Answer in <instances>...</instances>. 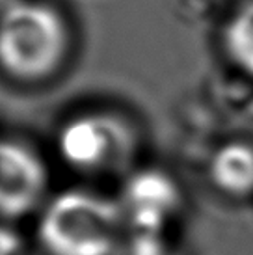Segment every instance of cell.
Masks as SVG:
<instances>
[{"instance_id":"6da1fadb","label":"cell","mask_w":253,"mask_h":255,"mask_svg":"<svg viewBox=\"0 0 253 255\" xmlns=\"http://www.w3.org/2000/svg\"><path fill=\"white\" fill-rule=\"evenodd\" d=\"M123 229L120 201L73 188L47 203L37 233L50 255H118Z\"/></svg>"},{"instance_id":"7a4b0ae2","label":"cell","mask_w":253,"mask_h":255,"mask_svg":"<svg viewBox=\"0 0 253 255\" xmlns=\"http://www.w3.org/2000/svg\"><path fill=\"white\" fill-rule=\"evenodd\" d=\"M67 50V26L54 7L17 0L0 13V67L19 80H39L58 69Z\"/></svg>"},{"instance_id":"3957f363","label":"cell","mask_w":253,"mask_h":255,"mask_svg":"<svg viewBox=\"0 0 253 255\" xmlns=\"http://www.w3.org/2000/svg\"><path fill=\"white\" fill-rule=\"evenodd\" d=\"M58 147L63 160L73 168L101 170L118 162L128 151L130 134L112 116H78L63 125Z\"/></svg>"},{"instance_id":"277c9868","label":"cell","mask_w":253,"mask_h":255,"mask_svg":"<svg viewBox=\"0 0 253 255\" xmlns=\"http://www.w3.org/2000/svg\"><path fill=\"white\" fill-rule=\"evenodd\" d=\"M120 207L132 231L162 233L181 209V192L168 173L143 170L126 181Z\"/></svg>"},{"instance_id":"5b68a950","label":"cell","mask_w":253,"mask_h":255,"mask_svg":"<svg viewBox=\"0 0 253 255\" xmlns=\"http://www.w3.org/2000/svg\"><path fill=\"white\" fill-rule=\"evenodd\" d=\"M47 190V168L26 145L0 142V216L30 213Z\"/></svg>"},{"instance_id":"8992f818","label":"cell","mask_w":253,"mask_h":255,"mask_svg":"<svg viewBox=\"0 0 253 255\" xmlns=\"http://www.w3.org/2000/svg\"><path fill=\"white\" fill-rule=\"evenodd\" d=\"M214 184L229 196H248L253 192V147L242 142L225 143L211 160Z\"/></svg>"},{"instance_id":"52a82bcc","label":"cell","mask_w":253,"mask_h":255,"mask_svg":"<svg viewBox=\"0 0 253 255\" xmlns=\"http://www.w3.org/2000/svg\"><path fill=\"white\" fill-rule=\"evenodd\" d=\"M224 47L233 62L253 77V0L239 7L227 21Z\"/></svg>"},{"instance_id":"ba28073f","label":"cell","mask_w":253,"mask_h":255,"mask_svg":"<svg viewBox=\"0 0 253 255\" xmlns=\"http://www.w3.org/2000/svg\"><path fill=\"white\" fill-rule=\"evenodd\" d=\"M118 255H177V252L166 241L164 233H138L123 241Z\"/></svg>"},{"instance_id":"9c48e42d","label":"cell","mask_w":253,"mask_h":255,"mask_svg":"<svg viewBox=\"0 0 253 255\" xmlns=\"http://www.w3.org/2000/svg\"><path fill=\"white\" fill-rule=\"evenodd\" d=\"M22 248L21 237L9 226L0 224V255H19Z\"/></svg>"}]
</instances>
